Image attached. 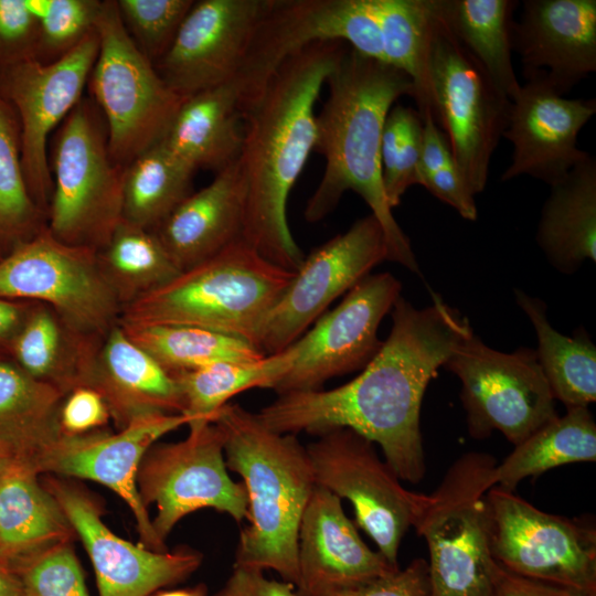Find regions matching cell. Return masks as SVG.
Returning a JSON list of instances; mask_svg holds the SVG:
<instances>
[{
  "instance_id": "obj_1",
  "label": "cell",
  "mask_w": 596,
  "mask_h": 596,
  "mask_svg": "<svg viewBox=\"0 0 596 596\" xmlns=\"http://www.w3.org/2000/svg\"><path fill=\"white\" fill-rule=\"evenodd\" d=\"M432 296L422 309L397 298L387 339L356 377L331 390L278 395L256 413L259 421L279 434L350 428L380 446L400 480L419 482L426 471L419 426L426 387L473 331L467 317Z\"/></svg>"
},
{
  "instance_id": "obj_2",
  "label": "cell",
  "mask_w": 596,
  "mask_h": 596,
  "mask_svg": "<svg viewBox=\"0 0 596 596\" xmlns=\"http://www.w3.org/2000/svg\"><path fill=\"white\" fill-rule=\"evenodd\" d=\"M349 45L317 42L289 55L240 103L244 184L242 240L268 262L296 272L305 256L287 220L289 194L315 150L316 102Z\"/></svg>"
},
{
  "instance_id": "obj_3",
  "label": "cell",
  "mask_w": 596,
  "mask_h": 596,
  "mask_svg": "<svg viewBox=\"0 0 596 596\" xmlns=\"http://www.w3.org/2000/svg\"><path fill=\"white\" fill-rule=\"evenodd\" d=\"M326 84L328 97L316 115L313 150L324 158V170L304 216L311 223L323 220L347 191H353L381 223L389 260L419 274L409 240L387 202L381 166L386 117L401 96L413 97V82L403 71L348 46Z\"/></svg>"
},
{
  "instance_id": "obj_4",
  "label": "cell",
  "mask_w": 596,
  "mask_h": 596,
  "mask_svg": "<svg viewBox=\"0 0 596 596\" xmlns=\"http://www.w3.org/2000/svg\"><path fill=\"white\" fill-rule=\"evenodd\" d=\"M213 423L224 437L226 467L241 476L247 494L248 525L233 566L272 570L296 587L299 526L317 486L306 446L237 403L225 404Z\"/></svg>"
},
{
  "instance_id": "obj_5",
  "label": "cell",
  "mask_w": 596,
  "mask_h": 596,
  "mask_svg": "<svg viewBox=\"0 0 596 596\" xmlns=\"http://www.w3.org/2000/svg\"><path fill=\"white\" fill-rule=\"evenodd\" d=\"M294 275L240 238L126 305L119 322L196 327L255 345L262 322Z\"/></svg>"
},
{
  "instance_id": "obj_6",
  "label": "cell",
  "mask_w": 596,
  "mask_h": 596,
  "mask_svg": "<svg viewBox=\"0 0 596 596\" xmlns=\"http://www.w3.org/2000/svg\"><path fill=\"white\" fill-rule=\"evenodd\" d=\"M497 460L470 451L457 458L413 528L427 543L429 596H493L499 564L490 549L487 492Z\"/></svg>"
},
{
  "instance_id": "obj_7",
  "label": "cell",
  "mask_w": 596,
  "mask_h": 596,
  "mask_svg": "<svg viewBox=\"0 0 596 596\" xmlns=\"http://www.w3.org/2000/svg\"><path fill=\"white\" fill-rule=\"evenodd\" d=\"M87 100L66 116L53 146L47 230L61 242L98 252L123 219L124 168Z\"/></svg>"
},
{
  "instance_id": "obj_8",
  "label": "cell",
  "mask_w": 596,
  "mask_h": 596,
  "mask_svg": "<svg viewBox=\"0 0 596 596\" xmlns=\"http://www.w3.org/2000/svg\"><path fill=\"white\" fill-rule=\"evenodd\" d=\"M96 30L99 50L88 84L105 118L110 157L125 169L163 138L185 99L132 42L116 1H103Z\"/></svg>"
},
{
  "instance_id": "obj_9",
  "label": "cell",
  "mask_w": 596,
  "mask_h": 596,
  "mask_svg": "<svg viewBox=\"0 0 596 596\" xmlns=\"http://www.w3.org/2000/svg\"><path fill=\"white\" fill-rule=\"evenodd\" d=\"M428 76L434 120L444 129L464 182L476 196L487 185L490 159L508 126L511 100L494 87L439 14Z\"/></svg>"
},
{
  "instance_id": "obj_10",
  "label": "cell",
  "mask_w": 596,
  "mask_h": 596,
  "mask_svg": "<svg viewBox=\"0 0 596 596\" xmlns=\"http://www.w3.org/2000/svg\"><path fill=\"white\" fill-rule=\"evenodd\" d=\"M0 298L36 300L89 339L103 338L121 313L97 252L61 242L46 226L0 259Z\"/></svg>"
},
{
  "instance_id": "obj_11",
  "label": "cell",
  "mask_w": 596,
  "mask_h": 596,
  "mask_svg": "<svg viewBox=\"0 0 596 596\" xmlns=\"http://www.w3.org/2000/svg\"><path fill=\"white\" fill-rule=\"evenodd\" d=\"M443 366L461 383L468 432L476 439L498 430L517 445L558 416L534 349L501 352L472 331Z\"/></svg>"
},
{
  "instance_id": "obj_12",
  "label": "cell",
  "mask_w": 596,
  "mask_h": 596,
  "mask_svg": "<svg viewBox=\"0 0 596 596\" xmlns=\"http://www.w3.org/2000/svg\"><path fill=\"white\" fill-rule=\"evenodd\" d=\"M306 446L316 483L353 507L355 522L394 567L401 542L428 502V494L401 485L375 444L356 432L332 428Z\"/></svg>"
},
{
  "instance_id": "obj_13",
  "label": "cell",
  "mask_w": 596,
  "mask_h": 596,
  "mask_svg": "<svg viewBox=\"0 0 596 596\" xmlns=\"http://www.w3.org/2000/svg\"><path fill=\"white\" fill-rule=\"evenodd\" d=\"M188 426L184 439L152 445L137 473L143 504L156 505L152 526L163 543L184 517L200 509H214L236 522L248 519L246 489L228 475L221 429L213 422Z\"/></svg>"
},
{
  "instance_id": "obj_14",
  "label": "cell",
  "mask_w": 596,
  "mask_h": 596,
  "mask_svg": "<svg viewBox=\"0 0 596 596\" xmlns=\"http://www.w3.org/2000/svg\"><path fill=\"white\" fill-rule=\"evenodd\" d=\"M490 549L505 570L596 594V530L583 520L544 512L514 491L487 492Z\"/></svg>"
},
{
  "instance_id": "obj_15",
  "label": "cell",
  "mask_w": 596,
  "mask_h": 596,
  "mask_svg": "<svg viewBox=\"0 0 596 596\" xmlns=\"http://www.w3.org/2000/svg\"><path fill=\"white\" fill-rule=\"evenodd\" d=\"M389 260L384 230L372 214L315 248L262 322L255 345L265 355L297 341L328 306Z\"/></svg>"
},
{
  "instance_id": "obj_16",
  "label": "cell",
  "mask_w": 596,
  "mask_h": 596,
  "mask_svg": "<svg viewBox=\"0 0 596 596\" xmlns=\"http://www.w3.org/2000/svg\"><path fill=\"white\" fill-rule=\"evenodd\" d=\"M98 50L99 38L95 29L53 62L31 58L0 70V94L19 120L25 183L43 212L47 211L53 190L49 135L81 100Z\"/></svg>"
},
{
  "instance_id": "obj_17",
  "label": "cell",
  "mask_w": 596,
  "mask_h": 596,
  "mask_svg": "<svg viewBox=\"0 0 596 596\" xmlns=\"http://www.w3.org/2000/svg\"><path fill=\"white\" fill-rule=\"evenodd\" d=\"M401 290V281L391 273L364 277L295 341L299 354L273 390L278 395L320 390L332 377L363 369L382 345L379 327Z\"/></svg>"
},
{
  "instance_id": "obj_18",
  "label": "cell",
  "mask_w": 596,
  "mask_h": 596,
  "mask_svg": "<svg viewBox=\"0 0 596 596\" xmlns=\"http://www.w3.org/2000/svg\"><path fill=\"white\" fill-rule=\"evenodd\" d=\"M67 517L94 568L98 596H150L188 579L202 564L193 550L157 552L115 534L100 503L83 487L50 477L43 483Z\"/></svg>"
},
{
  "instance_id": "obj_19",
  "label": "cell",
  "mask_w": 596,
  "mask_h": 596,
  "mask_svg": "<svg viewBox=\"0 0 596 596\" xmlns=\"http://www.w3.org/2000/svg\"><path fill=\"white\" fill-rule=\"evenodd\" d=\"M332 41L364 55L374 51L377 26L368 0H273L232 78L240 103L259 91L289 55Z\"/></svg>"
},
{
  "instance_id": "obj_20",
  "label": "cell",
  "mask_w": 596,
  "mask_h": 596,
  "mask_svg": "<svg viewBox=\"0 0 596 596\" xmlns=\"http://www.w3.org/2000/svg\"><path fill=\"white\" fill-rule=\"evenodd\" d=\"M272 1H194L170 49L153 64L158 74L184 99L231 81Z\"/></svg>"
},
{
  "instance_id": "obj_21",
  "label": "cell",
  "mask_w": 596,
  "mask_h": 596,
  "mask_svg": "<svg viewBox=\"0 0 596 596\" xmlns=\"http://www.w3.org/2000/svg\"><path fill=\"white\" fill-rule=\"evenodd\" d=\"M191 422L185 414H162L136 421L116 433L98 429L82 435L63 434L39 464L38 473L81 478L107 487L130 509L141 544L167 552L140 498L137 473L143 456L157 440Z\"/></svg>"
},
{
  "instance_id": "obj_22",
  "label": "cell",
  "mask_w": 596,
  "mask_h": 596,
  "mask_svg": "<svg viewBox=\"0 0 596 596\" xmlns=\"http://www.w3.org/2000/svg\"><path fill=\"white\" fill-rule=\"evenodd\" d=\"M596 113L595 99H571L542 81H526L511 100L502 137L512 146L501 181L529 175L552 185L589 153L577 137Z\"/></svg>"
},
{
  "instance_id": "obj_23",
  "label": "cell",
  "mask_w": 596,
  "mask_h": 596,
  "mask_svg": "<svg viewBox=\"0 0 596 596\" xmlns=\"http://www.w3.org/2000/svg\"><path fill=\"white\" fill-rule=\"evenodd\" d=\"M522 7L511 43L523 76L565 96L596 71V1L525 0Z\"/></svg>"
},
{
  "instance_id": "obj_24",
  "label": "cell",
  "mask_w": 596,
  "mask_h": 596,
  "mask_svg": "<svg viewBox=\"0 0 596 596\" xmlns=\"http://www.w3.org/2000/svg\"><path fill=\"white\" fill-rule=\"evenodd\" d=\"M79 386L100 394L117 430L162 414H183L175 379L115 324L84 362Z\"/></svg>"
},
{
  "instance_id": "obj_25",
  "label": "cell",
  "mask_w": 596,
  "mask_h": 596,
  "mask_svg": "<svg viewBox=\"0 0 596 596\" xmlns=\"http://www.w3.org/2000/svg\"><path fill=\"white\" fill-rule=\"evenodd\" d=\"M397 568L366 545L345 514L341 499L316 486L298 533L299 596L348 586Z\"/></svg>"
},
{
  "instance_id": "obj_26",
  "label": "cell",
  "mask_w": 596,
  "mask_h": 596,
  "mask_svg": "<svg viewBox=\"0 0 596 596\" xmlns=\"http://www.w3.org/2000/svg\"><path fill=\"white\" fill-rule=\"evenodd\" d=\"M244 184L237 160L191 192L153 231L180 272L242 238Z\"/></svg>"
},
{
  "instance_id": "obj_27",
  "label": "cell",
  "mask_w": 596,
  "mask_h": 596,
  "mask_svg": "<svg viewBox=\"0 0 596 596\" xmlns=\"http://www.w3.org/2000/svg\"><path fill=\"white\" fill-rule=\"evenodd\" d=\"M39 476L15 465L0 475V565L12 572L76 536Z\"/></svg>"
},
{
  "instance_id": "obj_28",
  "label": "cell",
  "mask_w": 596,
  "mask_h": 596,
  "mask_svg": "<svg viewBox=\"0 0 596 596\" xmlns=\"http://www.w3.org/2000/svg\"><path fill=\"white\" fill-rule=\"evenodd\" d=\"M64 397L57 387L0 361V455L10 465L38 473L39 464L63 435Z\"/></svg>"
},
{
  "instance_id": "obj_29",
  "label": "cell",
  "mask_w": 596,
  "mask_h": 596,
  "mask_svg": "<svg viewBox=\"0 0 596 596\" xmlns=\"http://www.w3.org/2000/svg\"><path fill=\"white\" fill-rule=\"evenodd\" d=\"M160 142L195 171L219 172L236 161L243 123L233 81L187 98Z\"/></svg>"
},
{
  "instance_id": "obj_30",
  "label": "cell",
  "mask_w": 596,
  "mask_h": 596,
  "mask_svg": "<svg viewBox=\"0 0 596 596\" xmlns=\"http://www.w3.org/2000/svg\"><path fill=\"white\" fill-rule=\"evenodd\" d=\"M541 211L536 243L560 273L596 260V160L589 155L553 183Z\"/></svg>"
},
{
  "instance_id": "obj_31",
  "label": "cell",
  "mask_w": 596,
  "mask_h": 596,
  "mask_svg": "<svg viewBox=\"0 0 596 596\" xmlns=\"http://www.w3.org/2000/svg\"><path fill=\"white\" fill-rule=\"evenodd\" d=\"M514 296L534 328L538 362L554 400L566 408L588 407L596 401V347L585 329L564 336L550 323L542 299L521 289Z\"/></svg>"
},
{
  "instance_id": "obj_32",
  "label": "cell",
  "mask_w": 596,
  "mask_h": 596,
  "mask_svg": "<svg viewBox=\"0 0 596 596\" xmlns=\"http://www.w3.org/2000/svg\"><path fill=\"white\" fill-rule=\"evenodd\" d=\"M518 1L436 0L441 20L480 64L494 87L512 100L519 83L512 65L511 25Z\"/></svg>"
},
{
  "instance_id": "obj_33",
  "label": "cell",
  "mask_w": 596,
  "mask_h": 596,
  "mask_svg": "<svg viewBox=\"0 0 596 596\" xmlns=\"http://www.w3.org/2000/svg\"><path fill=\"white\" fill-rule=\"evenodd\" d=\"M596 460V424L588 407L566 408V414L544 424L497 464L496 486L514 491L524 479L573 462Z\"/></svg>"
},
{
  "instance_id": "obj_34",
  "label": "cell",
  "mask_w": 596,
  "mask_h": 596,
  "mask_svg": "<svg viewBox=\"0 0 596 596\" xmlns=\"http://www.w3.org/2000/svg\"><path fill=\"white\" fill-rule=\"evenodd\" d=\"M100 339L75 333L51 308L41 305L30 311L11 344L23 372L66 395L79 386L84 361Z\"/></svg>"
},
{
  "instance_id": "obj_35",
  "label": "cell",
  "mask_w": 596,
  "mask_h": 596,
  "mask_svg": "<svg viewBox=\"0 0 596 596\" xmlns=\"http://www.w3.org/2000/svg\"><path fill=\"white\" fill-rule=\"evenodd\" d=\"M299 354L296 342L285 350L255 361L220 362L173 374L191 423L213 422L217 412L236 394L249 389H272L290 370ZM190 423V424H191Z\"/></svg>"
},
{
  "instance_id": "obj_36",
  "label": "cell",
  "mask_w": 596,
  "mask_h": 596,
  "mask_svg": "<svg viewBox=\"0 0 596 596\" xmlns=\"http://www.w3.org/2000/svg\"><path fill=\"white\" fill-rule=\"evenodd\" d=\"M194 172L159 141L124 170L123 219L155 231L191 193Z\"/></svg>"
},
{
  "instance_id": "obj_37",
  "label": "cell",
  "mask_w": 596,
  "mask_h": 596,
  "mask_svg": "<svg viewBox=\"0 0 596 596\" xmlns=\"http://www.w3.org/2000/svg\"><path fill=\"white\" fill-rule=\"evenodd\" d=\"M119 324L171 375L220 362L255 361L266 356L247 340L202 328Z\"/></svg>"
},
{
  "instance_id": "obj_38",
  "label": "cell",
  "mask_w": 596,
  "mask_h": 596,
  "mask_svg": "<svg viewBox=\"0 0 596 596\" xmlns=\"http://www.w3.org/2000/svg\"><path fill=\"white\" fill-rule=\"evenodd\" d=\"M97 256L121 310L180 273L153 231L124 219Z\"/></svg>"
},
{
  "instance_id": "obj_39",
  "label": "cell",
  "mask_w": 596,
  "mask_h": 596,
  "mask_svg": "<svg viewBox=\"0 0 596 596\" xmlns=\"http://www.w3.org/2000/svg\"><path fill=\"white\" fill-rule=\"evenodd\" d=\"M42 214L23 175L17 114L0 94V238L28 241L43 227Z\"/></svg>"
},
{
  "instance_id": "obj_40",
  "label": "cell",
  "mask_w": 596,
  "mask_h": 596,
  "mask_svg": "<svg viewBox=\"0 0 596 596\" xmlns=\"http://www.w3.org/2000/svg\"><path fill=\"white\" fill-rule=\"evenodd\" d=\"M423 120L416 109L393 106L381 142L382 180L387 202L396 207L406 190L419 184Z\"/></svg>"
},
{
  "instance_id": "obj_41",
  "label": "cell",
  "mask_w": 596,
  "mask_h": 596,
  "mask_svg": "<svg viewBox=\"0 0 596 596\" xmlns=\"http://www.w3.org/2000/svg\"><path fill=\"white\" fill-rule=\"evenodd\" d=\"M40 22L36 60L53 62L96 29L103 1L24 0Z\"/></svg>"
},
{
  "instance_id": "obj_42",
  "label": "cell",
  "mask_w": 596,
  "mask_h": 596,
  "mask_svg": "<svg viewBox=\"0 0 596 596\" xmlns=\"http://www.w3.org/2000/svg\"><path fill=\"white\" fill-rule=\"evenodd\" d=\"M123 24L153 64L170 49L193 0H117Z\"/></svg>"
},
{
  "instance_id": "obj_43",
  "label": "cell",
  "mask_w": 596,
  "mask_h": 596,
  "mask_svg": "<svg viewBox=\"0 0 596 596\" xmlns=\"http://www.w3.org/2000/svg\"><path fill=\"white\" fill-rule=\"evenodd\" d=\"M422 120L419 185L455 209L462 219L476 221L478 210L475 196L464 182L445 134L430 115Z\"/></svg>"
},
{
  "instance_id": "obj_44",
  "label": "cell",
  "mask_w": 596,
  "mask_h": 596,
  "mask_svg": "<svg viewBox=\"0 0 596 596\" xmlns=\"http://www.w3.org/2000/svg\"><path fill=\"white\" fill-rule=\"evenodd\" d=\"M13 573L30 596H89L72 544L55 547Z\"/></svg>"
},
{
  "instance_id": "obj_45",
  "label": "cell",
  "mask_w": 596,
  "mask_h": 596,
  "mask_svg": "<svg viewBox=\"0 0 596 596\" xmlns=\"http://www.w3.org/2000/svg\"><path fill=\"white\" fill-rule=\"evenodd\" d=\"M40 22L24 0H0V70L36 58Z\"/></svg>"
},
{
  "instance_id": "obj_46",
  "label": "cell",
  "mask_w": 596,
  "mask_h": 596,
  "mask_svg": "<svg viewBox=\"0 0 596 596\" xmlns=\"http://www.w3.org/2000/svg\"><path fill=\"white\" fill-rule=\"evenodd\" d=\"M307 596H429L428 565L415 558L403 570Z\"/></svg>"
},
{
  "instance_id": "obj_47",
  "label": "cell",
  "mask_w": 596,
  "mask_h": 596,
  "mask_svg": "<svg viewBox=\"0 0 596 596\" xmlns=\"http://www.w3.org/2000/svg\"><path fill=\"white\" fill-rule=\"evenodd\" d=\"M110 419L100 394L78 386L65 395L60 409V426L65 435H82L100 429Z\"/></svg>"
},
{
  "instance_id": "obj_48",
  "label": "cell",
  "mask_w": 596,
  "mask_h": 596,
  "mask_svg": "<svg viewBox=\"0 0 596 596\" xmlns=\"http://www.w3.org/2000/svg\"><path fill=\"white\" fill-rule=\"evenodd\" d=\"M211 596H299V594L292 584L268 578L264 571L233 566L223 586Z\"/></svg>"
},
{
  "instance_id": "obj_49",
  "label": "cell",
  "mask_w": 596,
  "mask_h": 596,
  "mask_svg": "<svg viewBox=\"0 0 596 596\" xmlns=\"http://www.w3.org/2000/svg\"><path fill=\"white\" fill-rule=\"evenodd\" d=\"M493 596H596V594L523 577L499 565Z\"/></svg>"
},
{
  "instance_id": "obj_50",
  "label": "cell",
  "mask_w": 596,
  "mask_h": 596,
  "mask_svg": "<svg viewBox=\"0 0 596 596\" xmlns=\"http://www.w3.org/2000/svg\"><path fill=\"white\" fill-rule=\"evenodd\" d=\"M26 313L17 304L0 298V341L12 340L22 327Z\"/></svg>"
},
{
  "instance_id": "obj_51",
  "label": "cell",
  "mask_w": 596,
  "mask_h": 596,
  "mask_svg": "<svg viewBox=\"0 0 596 596\" xmlns=\"http://www.w3.org/2000/svg\"><path fill=\"white\" fill-rule=\"evenodd\" d=\"M0 596H30L19 576L0 565Z\"/></svg>"
},
{
  "instance_id": "obj_52",
  "label": "cell",
  "mask_w": 596,
  "mask_h": 596,
  "mask_svg": "<svg viewBox=\"0 0 596 596\" xmlns=\"http://www.w3.org/2000/svg\"><path fill=\"white\" fill-rule=\"evenodd\" d=\"M150 596H207V587L205 584L200 583L192 587L175 588V589H160Z\"/></svg>"
},
{
  "instance_id": "obj_53",
  "label": "cell",
  "mask_w": 596,
  "mask_h": 596,
  "mask_svg": "<svg viewBox=\"0 0 596 596\" xmlns=\"http://www.w3.org/2000/svg\"><path fill=\"white\" fill-rule=\"evenodd\" d=\"M10 466V462L0 455V475Z\"/></svg>"
}]
</instances>
